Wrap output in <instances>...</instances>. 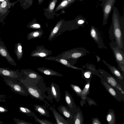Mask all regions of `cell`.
Instances as JSON below:
<instances>
[{
	"instance_id": "obj_48",
	"label": "cell",
	"mask_w": 124,
	"mask_h": 124,
	"mask_svg": "<svg viewBox=\"0 0 124 124\" xmlns=\"http://www.w3.org/2000/svg\"><path fill=\"white\" fill-rule=\"evenodd\" d=\"M8 0V1H9V2H10V0Z\"/></svg>"
},
{
	"instance_id": "obj_25",
	"label": "cell",
	"mask_w": 124,
	"mask_h": 124,
	"mask_svg": "<svg viewBox=\"0 0 124 124\" xmlns=\"http://www.w3.org/2000/svg\"><path fill=\"white\" fill-rule=\"evenodd\" d=\"M73 3L67 0H62L54 9V12H55L60 10L66 8Z\"/></svg>"
},
{
	"instance_id": "obj_38",
	"label": "cell",
	"mask_w": 124,
	"mask_h": 124,
	"mask_svg": "<svg viewBox=\"0 0 124 124\" xmlns=\"http://www.w3.org/2000/svg\"><path fill=\"white\" fill-rule=\"evenodd\" d=\"M92 73V71L90 70L86 71L84 72V75L85 78H89L90 77Z\"/></svg>"
},
{
	"instance_id": "obj_32",
	"label": "cell",
	"mask_w": 124,
	"mask_h": 124,
	"mask_svg": "<svg viewBox=\"0 0 124 124\" xmlns=\"http://www.w3.org/2000/svg\"><path fill=\"white\" fill-rule=\"evenodd\" d=\"M103 84L105 88L108 93L114 97L116 98H117V95L116 93L115 90L106 82H104Z\"/></svg>"
},
{
	"instance_id": "obj_26",
	"label": "cell",
	"mask_w": 124,
	"mask_h": 124,
	"mask_svg": "<svg viewBox=\"0 0 124 124\" xmlns=\"http://www.w3.org/2000/svg\"><path fill=\"white\" fill-rule=\"evenodd\" d=\"M81 113V112H78L76 109L74 116V124H83V118Z\"/></svg>"
},
{
	"instance_id": "obj_13",
	"label": "cell",
	"mask_w": 124,
	"mask_h": 124,
	"mask_svg": "<svg viewBox=\"0 0 124 124\" xmlns=\"http://www.w3.org/2000/svg\"><path fill=\"white\" fill-rule=\"evenodd\" d=\"M65 100L69 109L74 116L77 109L76 106L71 95L67 91L65 92Z\"/></svg>"
},
{
	"instance_id": "obj_10",
	"label": "cell",
	"mask_w": 124,
	"mask_h": 124,
	"mask_svg": "<svg viewBox=\"0 0 124 124\" xmlns=\"http://www.w3.org/2000/svg\"><path fill=\"white\" fill-rule=\"evenodd\" d=\"M38 88L40 91L43 97L49 100L48 95L50 101L53 99L52 97L49 87H47L44 83V78L41 79L35 84Z\"/></svg>"
},
{
	"instance_id": "obj_46",
	"label": "cell",
	"mask_w": 124,
	"mask_h": 124,
	"mask_svg": "<svg viewBox=\"0 0 124 124\" xmlns=\"http://www.w3.org/2000/svg\"><path fill=\"white\" fill-rule=\"evenodd\" d=\"M4 124V123H3L2 121H0V124Z\"/></svg>"
},
{
	"instance_id": "obj_28",
	"label": "cell",
	"mask_w": 124,
	"mask_h": 124,
	"mask_svg": "<svg viewBox=\"0 0 124 124\" xmlns=\"http://www.w3.org/2000/svg\"><path fill=\"white\" fill-rule=\"evenodd\" d=\"M56 61L68 67L77 70H81L82 69V68H79L72 65L69 62L64 59H56Z\"/></svg>"
},
{
	"instance_id": "obj_30",
	"label": "cell",
	"mask_w": 124,
	"mask_h": 124,
	"mask_svg": "<svg viewBox=\"0 0 124 124\" xmlns=\"http://www.w3.org/2000/svg\"><path fill=\"white\" fill-rule=\"evenodd\" d=\"M107 121L109 124H116V118L115 114L112 111H111L107 114L106 117Z\"/></svg>"
},
{
	"instance_id": "obj_35",
	"label": "cell",
	"mask_w": 124,
	"mask_h": 124,
	"mask_svg": "<svg viewBox=\"0 0 124 124\" xmlns=\"http://www.w3.org/2000/svg\"><path fill=\"white\" fill-rule=\"evenodd\" d=\"M70 86L78 96H81L82 90L78 86L73 84H71Z\"/></svg>"
},
{
	"instance_id": "obj_29",
	"label": "cell",
	"mask_w": 124,
	"mask_h": 124,
	"mask_svg": "<svg viewBox=\"0 0 124 124\" xmlns=\"http://www.w3.org/2000/svg\"><path fill=\"white\" fill-rule=\"evenodd\" d=\"M27 27L30 28L35 29H41V25L38 23L36 19L35 18L30 22L27 25Z\"/></svg>"
},
{
	"instance_id": "obj_5",
	"label": "cell",
	"mask_w": 124,
	"mask_h": 124,
	"mask_svg": "<svg viewBox=\"0 0 124 124\" xmlns=\"http://www.w3.org/2000/svg\"><path fill=\"white\" fill-rule=\"evenodd\" d=\"M116 0H103L101 4L103 13V24H107V22Z\"/></svg>"
},
{
	"instance_id": "obj_39",
	"label": "cell",
	"mask_w": 124,
	"mask_h": 124,
	"mask_svg": "<svg viewBox=\"0 0 124 124\" xmlns=\"http://www.w3.org/2000/svg\"><path fill=\"white\" fill-rule=\"evenodd\" d=\"M8 110L6 107L0 106V113H3L7 112Z\"/></svg>"
},
{
	"instance_id": "obj_42",
	"label": "cell",
	"mask_w": 124,
	"mask_h": 124,
	"mask_svg": "<svg viewBox=\"0 0 124 124\" xmlns=\"http://www.w3.org/2000/svg\"><path fill=\"white\" fill-rule=\"evenodd\" d=\"M95 56L97 58V61L98 62H100L101 60V59L99 57L96 55Z\"/></svg>"
},
{
	"instance_id": "obj_43",
	"label": "cell",
	"mask_w": 124,
	"mask_h": 124,
	"mask_svg": "<svg viewBox=\"0 0 124 124\" xmlns=\"http://www.w3.org/2000/svg\"><path fill=\"white\" fill-rule=\"evenodd\" d=\"M44 0H38V4H41Z\"/></svg>"
},
{
	"instance_id": "obj_17",
	"label": "cell",
	"mask_w": 124,
	"mask_h": 124,
	"mask_svg": "<svg viewBox=\"0 0 124 124\" xmlns=\"http://www.w3.org/2000/svg\"><path fill=\"white\" fill-rule=\"evenodd\" d=\"M49 109L53 113L57 124H70V123L69 121L64 118L57 111L55 108L52 106H50L49 107Z\"/></svg>"
},
{
	"instance_id": "obj_8",
	"label": "cell",
	"mask_w": 124,
	"mask_h": 124,
	"mask_svg": "<svg viewBox=\"0 0 124 124\" xmlns=\"http://www.w3.org/2000/svg\"><path fill=\"white\" fill-rule=\"evenodd\" d=\"M58 0H51L47 8H44V15L48 19H54V16H58L59 14L55 13L54 12V8Z\"/></svg>"
},
{
	"instance_id": "obj_12",
	"label": "cell",
	"mask_w": 124,
	"mask_h": 124,
	"mask_svg": "<svg viewBox=\"0 0 124 124\" xmlns=\"http://www.w3.org/2000/svg\"><path fill=\"white\" fill-rule=\"evenodd\" d=\"M91 37L99 46V47H102L103 44L101 38L98 30L93 26H92L90 31Z\"/></svg>"
},
{
	"instance_id": "obj_34",
	"label": "cell",
	"mask_w": 124,
	"mask_h": 124,
	"mask_svg": "<svg viewBox=\"0 0 124 124\" xmlns=\"http://www.w3.org/2000/svg\"><path fill=\"white\" fill-rule=\"evenodd\" d=\"M107 82L112 86L115 87L117 85V82L113 77L111 76H108L107 78Z\"/></svg>"
},
{
	"instance_id": "obj_50",
	"label": "cell",
	"mask_w": 124,
	"mask_h": 124,
	"mask_svg": "<svg viewBox=\"0 0 124 124\" xmlns=\"http://www.w3.org/2000/svg\"><path fill=\"white\" fill-rule=\"evenodd\" d=\"M1 2H0V5H1Z\"/></svg>"
},
{
	"instance_id": "obj_23",
	"label": "cell",
	"mask_w": 124,
	"mask_h": 124,
	"mask_svg": "<svg viewBox=\"0 0 124 124\" xmlns=\"http://www.w3.org/2000/svg\"><path fill=\"white\" fill-rule=\"evenodd\" d=\"M14 52L15 53L18 61L21 59L23 55V53L21 44L20 42L15 45Z\"/></svg>"
},
{
	"instance_id": "obj_7",
	"label": "cell",
	"mask_w": 124,
	"mask_h": 124,
	"mask_svg": "<svg viewBox=\"0 0 124 124\" xmlns=\"http://www.w3.org/2000/svg\"><path fill=\"white\" fill-rule=\"evenodd\" d=\"M89 53L84 47H81L75 48L69 51L67 57L71 59L76 61L78 59L87 55Z\"/></svg>"
},
{
	"instance_id": "obj_20",
	"label": "cell",
	"mask_w": 124,
	"mask_h": 124,
	"mask_svg": "<svg viewBox=\"0 0 124 124\" xmlns=\"http://www.w3.org/2000/svg\"><path fill=\"white\" fill-rule=\"evenodd\" d=\"M102 62L108 67L111 72L114 76L119 79H122L123 77L118 70L115 66H112L108 64L105 60H102Z\"/></svg>"
},
{
	"instance_id": "obj_15",
	"label": "cell",
	"mask_w": 124,
	"mask_h": 124,
	"mask_svg": "<svg viewBox=\"0 0 124 124\" xmlns=\"http://www.w3.org/2000/svg\"><path fill=\"white\" fill-rule=\"evenodd\" d=\"M52 52L42 46H38L36 49L31 53V56L32 57H45L50 54Z\"/></svg>"
},
{
	"instance_id": "obj_45",
	"label": "cell",
	"mask_w": 124,
	"mask_h": 124,
	"mask_svg": "<svg viewBox=\"0 0 124 124\" xmlns=\"http://www.w3.org/2000/svg\"><path fill=\"white\" fill-rule=\"evenodd\" d=\"M67 0L68 1H69L72 2H74L77 0Z\"/></svg>"
},
{
	"instance_id": "obj_3",
	"label": "cell",
	"mask_w": 124,
	"mask_h": 124,
	"mask_svg": "<svg viewBox=\"0 0 124 124\" xmlns=\"http://www.w3.org/2000/svg\"><path fill=\"white\" fill-rule=\"evenodd\" d=\"M20 81L26 87L29 95L32 98L42 101H45V99L43 97L40 91L29 79L23 76L21 79Z\"/></svg>"
},
{
	"instance_id": "obj_49",
	"label": "cell",
	"mask_w": 124,
	"mask_h": 124,
	"mask_svg": "<svg viewBox=\"0 0 124 124\" xmlns=\"http://www.w3.org/2000/svg\"><path fill=\"white\" fill-rule=\"evenodd\" d=\"M80 1H82L83 0H79Z\"/></svg>"
},
{
	"instance_id": "obj_9",
	"label": "cell",
	"mask_w": 124,
	"mask_h": 124,
	"mask_svg": "<svg viewBox=\"0 0 124 124\" xmlns=\"http://www.w3.org/2000/svg\"><path fill=\"white\" fill-rule=\"evenodd\" d=\"M20 72L24 77L29 79L34 84L43 79L42 76L36 72L30 69H23L21 70Z\"/></svg>"
},
{
	"instance_id": "obj_37",
	"label": "cell",
	"mask_w": 124,
	"mask_h": 124,
	"mask_svg": "<svg viewBox=\"0 0 124 124\" xmlns=\"http://www.w3.org/2000/svg\"><path fill=\"white\" fill-rule=\"evenodd\" d=\"M76 23L78 26H82L84 24L85 22V20L79 18H78L76 20Z\"/></svg>"
},
{
	"instance_id": "obj_44",
	"label": "cell",
	"mask_w": 124,
	"mask_h": 124,
	"mask_svg": "<svg viewBox=\"0 0 124 124\" xmlns=\"http://www.w3.org/2000/svg\"><path fill=\"white\" fill-rule=\"evenodd\" d=\"M28 1H29V2H30V4H31V5H32L31 4V3L30 1L31 2V4H32L33 3V0H28L27 2H28Z\"/></svg>"
},
{
	"instance_id": "obj_11",
	"label": "cell",
	"mask_w": 124,
	"mask_h": 124,
	"mask_svg": "<svg viewBox=\"0 0 124 124\" xmlns=\"http://www.w3.org/2000/svg\"><path fill=\"white\" fill-rule=\"evenodd\" d=\"M0 54L7 59L8 63L11 65H16V63L10 54L4 42L1 40H0Z\"/></svg>"
},
{
	"instance_id": "obj_47",
	"label": "cell",
	"mask_w": 124,
	"mask_h": 124,
	"mask_svg": "<svg viewBox=\"0 0 124 124\" xmlns=\"http://www.w3.org/2000/svg\"><path fill=\"white\" fill-rule=\"evenodd\" d=\"M4 0H0V2H2L4 1Z\"/></svg>"
},
{
	"instance_id": "obj_4",
	"label": "cell",
	"mask_w": 124,
	"mask_h": 124,
	"mask_svg": "<svg viewBox=\"0 0 124 124\" xmlns=\"http://www.w3.org/2000/svg\"><path fill=\"white\" fill-rule=\"evenodd\" d=\"M110 45L112 50L114 56L117 63L119 69L123 72L124 71V54L117 45L115 42L112 41Z\"/></svg>"
},
{
	"instance_id": "obj_19",
	"label": "cell",
	"mask_w": 124,
	"mask_h": 124,
	"mask_svg": "<svg viewBox=\"0 0 124 124\" xmlns=\"http://www.w3.org/2000/svg\"><path fill=\"white\" fill-rule=\"evenodd\" d=\"M34 110L39 113L41 116L49 117L50 116L48 111L47 110L46 106L38 104L34 105Z\"/></svg>"
},
{
	"instance_id": "obj_27",
	"label": "cell",
	"mask_w": 124,
	"mask_h": 124,
	"mask_svg": "<svg viewBox=\"0 0 124 124\" xmlns=\"http://www.w3.org/2000/svg\"><path fill=\"white\" fill-rule=\"evenodd\" d=\"M19 111L21 113L24 114L29 117L35 115V113L29 108L22 106L19 107Z\"/></svg>"
},
{
	"instance_id": "obj_16",
	"label": "cell",
	"mask_w": 124,
	"mask_h": 124,
	"mask_svg": "<svg viewBox=\"0 0 124 124\" xmlns=\"http://www.w3.org/2000/svg\"><path fill=\"white\" fill-rule=\"evenodd\" d=\"M57 109L67 119V120L70 124H71V122H74V115L67 107L61 105Z\"/></svg>"
},
{
	"instance_id": "obj_24",
	"label": "cell",
	"mask_w": 124,
	"mask_h": 124,
	"mask_svg": "<svg viewBox=\"0 0 124 124\" xmlns=\"http://www.w3.org/2000/svg\"><path fill=\"white\" fill-rule=\"evenodd\" d=\"M43 33V32L41 29L31 32L28 34L27 39L29 40L32 39L40 38Z\"/></svg>"
},
{
	"instance_id": "obj_21",
	"label": "cell",
	"mask_w": 124,
	"mask_h": 124,
	"mask_svg": "<svg viewBox=\"0 0 124 124\" xmlns=\"http://www.w3.org/2000/svg\"><path fill=\"white\" fill-rule=\"evenodd\" d=\"M14 3L10 2L8 0H4L1 3L0 8V15L2 16L6 14L8 10Z\"/></svg>"
},
{
	"instance_id": "obj_36",
	"label": "cell",
	"mask_w": 124,
	"mask_h": 124,
	"mask_svg": "<svg viewBox=\"0 0 124 124\" xmlns=\"http://www.w3.org/2000/svg\"><path fill=\"white\" fill-rule=\"evenodd\" d=\"M15 123L16 124H32V123L23 120L14 118H13Z\"/></svg>"
},
{
	"instance_id": "obj_6",
	"label": "cell",
	"mask_w": 124,
	"mask_h": 124,
	"mask_svg": "<svg viewBox=\"0 0 124 124\" xmlns=\"http://www.w3.org/2000/svg\"><path fill=\"white\" fill-rule=\"evenodd\" d=\"M4 76L20 81L23 76L18 70H13L8 68L0 67V76Z\"/></svg>"
},
{
	"instance_id": "obj_22",
	"label": "cell",
	"mask_w": 124,
	"mask_h": 124,
	"mask_svg": "<svg viewBox=\"0 0 124 124\" xmlns=\"http://www.w3.org/2000/svg\"><path fill=\"white\" fill-rule=\"evenodd\" d=\"M64 22V19H62L58 22L49 35L48 39L49 40H51L53 38Z\"/></svg>"
},
{
	"instance_id": "obj_40",
	"label": "cell",
	"mask_w": 124,
	"mask_h": 124,
	"mask_svg": "<svg viewBox=\"0 0 124 124\" xmlns=\"http://www.w3.org/2000/svg\"><path fill=\"white\" fill-rule=\"evenodd\" d=\"M6 98V96L4 95H0V102H5V100Z\"/></svg>"
},
{
	"instance_id": "obj_33",
	"label": "cell",
	"mask_w": 124,
	"mask_h": 124,
	"mask_svg": "<svg viewBox=\"0 0 124 124\" xmlns=\"http://www.w3.org/2000/svg\"><path fill=\"white\" fill-rule=\"evenodd\" d=\"M34 119L35 121L41 124H53L52 122L49 121L47 120L44 119H40L39 118L35 115L33 116Z\"/></svg>"
},
{
	"instance_id": "obj_1",
	"label": "cell",
	"mask_w": 124,
	"mask_h": 124,
	"mask_svg": "<svg viewBox=\"0 0 124 124\" xmlns=\"http://www.w3.org/2000/svg\"><path fill=\"white\" fill-rule=\"evenodd\" d=\"M112 22L109 31L114 37L115 42L121 49L123 47L121 27L124 26V18L121 17L117 8L114 6L113 8Z\"/></svg>"
},
{
	"instance_id": "obj_41",
	"label": "cell",
	"mask_w": 124,
	"mask_h": 124,
	"mask_svg": "<svg viewBox=\"0 0 124 124\" xmlns=\"http://www.w3.org/2000/svg\"><path fill=\"white\" fill-rule=\"evenodd\" d=\"M101 124L99 120L96 118H94L92 121V124Z\"/></svg>"
},
{
	"instance_id": "obj_2",
	"label": "cell",
	"mask_w": 124,
	"mask_h": 124,
	"mask_svg": "<svg viewBox=\"0 0 124 124\" xmlns=\"http://www.w3.org/2000/svg\"><path fill=\"white\" fill-rule=\"evenodd\" d=\"M0 76L2 77L4 82L13 92L23 96L29 95L27 88L20 81L4 76Z\"/></svg>"
},
{
	"instance_id": "obj_14",
	"label": "cell",
	"mask_w": 124,
	"mask_h": 124,
	"mask_svg": "<svg viewBox=\"0 0 124 124\" xmlns=\"http://www.w3.org/2000/svg\"><path fill=\"white\" fill-rule=\"evenodd\" d=\"M50 90L53 99L58 102L61 99V94L59 87L56 83L52 82L50 85Z\"/></svg>"
},
{
	"instance_id": "obj_18",
	"label": "cell",
	"mask_w": 124,
	"mask_h": 124,
	"mask_svg": "<svg viewBox=\"0 0 124 124\" xmlns=\"http://www.w3.org/2000/svg\"><path fill=\"white\" fill-rule=\"evenodd\" d=\"M38 70L42 73L47 75L62 77L63 75L52 70L44 67H39Z\"/></svg>"
},
{
	"instance_id": "obj_31",
	"label": "cell",
	"mask_w": 124,
	"mask_h": 124,
	"mask_svg": "<svg viewBox=\"0 0 124 124\" xmlns=\"http://www.w3.org/2000/svg\"><path fill=\"white\" fill-rule=\"evenodd\" d=\"M90 86V82H88L86 84L82 91L80 97L83 100H85L86 96L89 92Z\"/></svg>"
}]
</instances>
